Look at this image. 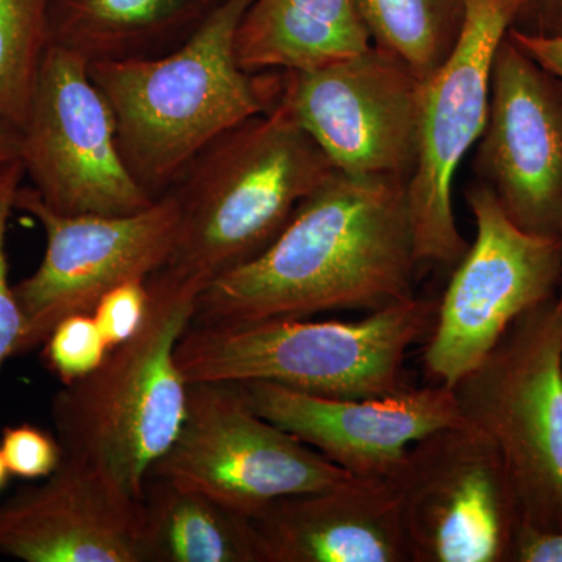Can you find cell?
I'll list each match as a JSON object with an SVG mask.
<instances>
[{
	"instance_id": "6da1fadb",
	"label": "cell",
	"mask_w": 562,
	"mask_h": 562,
	"mask_svg": "<svg viewBox=\"0 0 562 562\" xmlns=\"http://www.w3.org/2000/svg\"><path fill=\"white\" fill-rule=\"evenodd\" d=\"M408 183L336 171L254 260L211 281L195 325L373 313L416 297Z\"/></svg>"
},
{
	"instance_id": "7a4b0ae2",
	"label": "cell",
	"mask_w": 562,
	"mask_h": 562,
	"mask_svg": "<svg viewBox=\"0 0 562 562\" xmlns=\"http://www.w3.org/2000/svg\"><path fill=\"white\" fill-rule=\"evenodd\" d=\"M251 0H221L183 43L155 57L88 63L117 124L125 165L160 199L192 160L276 103L279 74L239 65L236 32Z\"/></svg>"
},
{
	"instance_id": "3957f363",
	"label": "cell",
	"mask_w": 562,
	"mask_h": 562,
	"mask_svg": "<svg viewBox=\"0 0 562 562\" xmlns=\"http://www.w3.org/2000/svg\"><path fill=\"white\" fill-rule=\"evenodd\" d=\"M336 169L308 133L273 105L202 150L171 191L179 227L160 269L203 290L254 260Z\"/></svg>"
},
{
	"instance_id": "277c9868",
	"label": "cell",
	"mask_w": 562,
	"mask_h": 562,
	"mask_svg": "<svg viewBox=\"0 0 562 562\" xmlns=\"http://www.w3.org/2000/svg\"><path fill=\"white\" fill-rule=\"evenodd\" d=\"M147 288L139 330L90 375L63 384L50 409L63 458L90 465L138 501L187 416L188 383L176 350L203 291L162 269Z\"/></svg>"
},
{
	"instance_id": "5b68a950",
	"label": "cell",
	"mask_w": 562,
	"mask_h": 562,
	"mask_svg": "<svg viewBox=\"0 0 562 562\" xmlns=\"http://www.w3.org/2000/svg\"><path fill=\"white\" fill-rule=\"evenodd\" d=\"M438 301H412L358 321L268 319L195 325L177 344L191 383L266 382L331 398H371L412 386L409 350L435 327Z\"/></svg>"
},
{
	"instance_id": "8992f818",
	"label": "cell",
	"mask_w": 562,
	"mask_h": 562,
	"mask_svg": "<svg viewBox=\"0 0 562 562\" xmlns=\"http://www.w3.org/2000/svg\"><path fill=\"white\" fill-rule=\"evenodd\" d=\"M465 424L490 436L520 519L562 531V310L557 297L509 325L452 387Z\"/></svg>"
},
{
	"instance_id": "52a82bcc",
	"label": "cell",
	"mask_w": 562,
	"mask_h": 562,
	"mask_svg": "<svg viewBox=\"0 0 562 562\" xmlns=\"http://www.w3.org/2000/svg\"><path fill=\"white\" fill-rule=\"evenodd\" d=\"M465 201L475 241L453 268L422 355L430 383L449 387L494 349L517 317L557 297L562 283V238L517 227L479 181Z\"/></svg>"
},
{
	"instance_id": "ba28073f",
	"label": "cell",
	"mask_w": 562,
	"mask_h": 562,
	"mask_svg": "<svg viewBox=\"0 0 562 562\" xmlns=\"http://www.w3.org/2000/svg\"><path fill=\"white\" fill-rule=\"evenodd\" d=\"M21 135L25 177L57 213L124 216L157 201L125 165L113 110L76 52L47 46Z\"/></svg>"
},
{
	"instance_id": "9c48e42d",
	"label": "cell",
	"mask_w": 562,
	"mask_h": 562,
	"mask_svg": "<svg viewBox=\"0 0 562 562\" xmlns=\"http://www.w3.org/2000/svg\"><path fill=\"white\" fill-rule=\"evenodd\" d=\"M149 475L254 517L269 503L324 490L350 473L255 412L238 383H191L179 436Z\"/></svg>"
},
{
	"instance_id": "30bf717a",
	"label": "cell",
	"mask_w": 562,
	"mask_h": 562,
	"mask_svg": "<svg viewBox=\"0 0 562 562\" xmlns=\"http://www.w3.org/2000/svg\"><path fill=\"white\" fill-rule=\"evenodd\" d=\"M14 210L35 217L46 235L38 269L13 286L24 322L20 355L43 346L66 317L92 314L117 284L157 272L171 255L180 216L171 191L138 213L103 216L57 213L31 184H21Z\"/></svg>"
},
{
	"instance_id": "8fae6325",
	"label": "cell",
	"mask_w": 562,
	"mask_h": 562,
	"mask_svg": "<svg viewBox=\"0 0 562 562\" xmlns=\"http://www.w3.org/2000/svg\"><path fill=\"white\" fill-rule=\"evenodd\" d=\"M422 81L379 47L313 69L281 70L276 103L344 176L408 183L419 150Z\"/></svg>"
},
{
	"instance_id": "7c38bea8",
	"label": "cell",
	"mask_w": 562,
	"mask_h": 562,
	"mask_svg": "<svg viewBox=\"0 0 562 562\" xmlns=\"http://www.w3.org/2000/svg\"><path fill=\"white\" fill-rule=\"evenodd\" d=\"M524 2L469 0L452 54L422 81L419 150L406 187L419 265L454 268L469 249L454 217L453 180L486 127L492 65Z\"/></svg>"
},
{
	"instance_id": "4fadbf2b",
	"label": "cell",
	"mask_w": 562,
	"mask_h": 562,
	"mask_svg": "<svg viewBox=\"0 0 562 562\" xmlns=\"http://www.w3.org/2000/svg\"><path fill=\"white\" fill-rule=\"evenodd\" d=\"M413 562H512L522 525L497 447L452 425L414 442L391 476Z\"/></svg>"
},
{
	"instance_id": "5bb4252c",
	"label": "cell",
	"mask_w": 562,
	"mask_h": 562,
	"mask_svg": "<svg viewBox=\"0 0 562 562\" xmlns=\"http://www.w3.org/2000/svg\"><path fill=\"white\" fill-rule=\"evenodd\" d=\"M473 171L524 232L562 238V79L506 33Z\"/></svg>"
},
{
	"instance_id": "9a60e30c",
	"label": "cell",
	"mask_w": 562,
	"mask_h": 562,
	"mask_svg": "<svg viewBox=\"0 0 562 562\" xmlns=\"http://www.w3.org/2000/svg\"><path fill=\"white\" fill-rule=\"evenodd\" d=\"M260 416L339 469L364 479H391L409 447L464 424L452 387L430 383L371 398L317 397L266 382L238 383Z\"/></svg>"
},
{
	"instance_id": "2e32d148",
	"label": "cell",
	"mask_w": 562,
	"mask_h": 562,
	"mask_svg": "<svg viewBox=\"0 0 562 562\" xmlns=\"http://www.w3.org/2000/svg\"><path fill=\"white\" fill-rule=\"evenodd\" d=\"M0 554L25 562H144L143 501L61 457L46 482L0 502Z\"/></svg>"
},
{
	"instance_id": "e0dca14e",
	"label": "cell",
	"mask_w": 562,
	"mask_h": 562,
	"mask_svg": "<svg viewBox=\"0 0 562 562\" xmlns=\"http://www.w3.org/2000/svg\"><path fill=\"white\" fill-rule=\"evenodd\" d=\"M262 562H413L391 479L350 475L250 517Z\"/></svg>"
},
{
	"instance_id": "ac0fdd59",
	"label": "cell",
	"mask_w": 562,
	"mask_h": 562,
	"mask_svg": "<svg viewBox=\"0 0 562 562\" xmlns=\"http://www.w3.org/2000/svg\"><path fill=\"white\" fill-rule=\"evenodd\" d=\"M371 47L355 0H251L236 32L249 72L313 69Z\"/></svg>"
},
{
	"instance_id": "d6986e66",
	"label": "cell",
	"mask_w": 562,
	"mask_h": 562,
	"mask_svg": "<svg viewBox=\"0 0 562 562\" xmlns=\"http://www.w3.org/2000/svg\"><path fill=\"white\" fill-rule=\"evenodd\" d=\"M213 9L206 0H49V44L88 63L166 54Z\"/></svg>"
},
{
	"instance_id": "ffe728a7",
	"label": "cell",
	"mask_w": 562,
	"mask_h": 562,
	"mask_svg": "<svg viewBox=\"0 0 562 562\" xmlns=\"http://www.w3.org/2000/svg\"><path fill=\"white\" fill-rule=\"evenodd\" d=\"M144 562H262L250 517L165 476L143 497Z\"/></svg>"
},
{
	"instance_id": "44dd1931",
	"label": "cell",
	"mask_w": 562,
	"mask_h": 562,
	"mask_svg": "<svg viewBox=\"0 0 562 562\" xmlns=\"http://www.w3.org/2000/svg\"><path fill=\"white\" fill-rule=\"evenodd\" d=\"M379 49L401 58L420 81L452 54L469 0H355Z\"/></svg>"
},
{
	"instance_id": "7402d4cb",
	"label": "cell",
	"mask_w": 562,
	"mask_h": 562,
	"mask_svg": "<svg viewBox=\"0 0 562 562\" xmlns=\"http://www.w3.org/2000/svg\"><path fill=\"white\" fill-rule=\"evenodd\" d=\"M49 0H0V117L22 128L49 46Z\"/></svg>"
},
{
	"instance_id": "603a6c76",
	"label": "cell",
	"mask_w": 562,
	"mask_h": 562,
	"mask_svg": "<svg viewBox=\"0 0 562 562\" xmlns=\"http://www.w3.org/2000/svg\"><path fill=\"white\" fill-rule=\"evenodd\" d=\"M109 351L94 316L80 313L58 322L43 344V360L63 384H70L94 372Z\"/></svg>"
},
{
	"instance_id": "cb8c5ba5",
	"label": "cell",
	"mask_w": 562,
	"mask_h": 562,
	"mask_svg": "<svg viewBox=\"0 0 562 562\" xmlns=\"http://www.w3.org/2000/svg\"><path fill=\"white\" fill-rule=\"evenodd\" d=\"M24 177L21 160L10 162L0 169V372L9 358L20 355L24 333L20 305L9 280L5 254L7 228L14 210L16 192Z\"/></svg>"
},
{
	"instance_id": "d4e9b609",
	"label": "cell",
	"mask_w": 562,
	"mask_h": 562,
	"mask_svg": "<svg viewBox=\"0 0 562 562\" xmlns=\"http://www.w3.org/2000/svg\"><path fill=\"white\" fill-rule=\"evenodd\" d=\"M0 450L11 475L29 482L46 480L57 471L63 457L57 436L31 424L3 428Z\"/></svg>"
},
{
	"instance_id": "484cf974",
	"label": "cell",
	"mask_w": 562,
	"mask_h": 562,
	"mask_svg": "<svg viewBox=\"0 0 562 562\" xmlns=\"http://www.w3.org/2000/svg\"><path fill=\"white\" fill-rule=\"evenodd\" d=\"M149 306L147 280L117 284L95 305L92 316L101 328L110 350L131 339L143 324Z\"/></svg>"
},
{
	"instance_id": "4316f807",
	"label": "cell",
	"mask_w": 562,
	"mask_h": 562,
	"mask_svg": "<svg viewBox=\"0 0 562 562\" xmlns=\"http://www.w3.org/2000/svg\"><path fill=\"white\" fill-rule=\"evenodd\" d=\"M513 31L543 38H562V0H525Z\"/></svg>"
},
{
	"instance_id": "83f0119b",
	"label": "cell",
	"mask_w": 562,
	"mask_h": 562,
	"mask_svg": "<svg viewBox=\"0 0 562 562\" xmlns=\"http://www.w3.org/2000/svg\"><path fill=\"white\" fill-rule=\"evenodd\" d=\"M512 562H562V531L547 532L520 525Z\"/></svg>"
},
{
	"instance_id": "f1b7e54d",
	"label": "cell",
	"mask_w": 562,
	"mask_h": 562,
	"mask_svg": "<svg viewBox=\"0 0 562 562\" xmlns=\"http://www.w3.org/2000/svg\"><path fill=\"white\" fill-rule=\"evenodd\" d=\"M508 35L539 65L562 79V38L525 35L509 29Z\"/></svg>"
},
{
	"instance_id": "f546056e",
	"label": "cell",
	"mask_w": 562,
	"mask_h": 562,
	"mask_svg": "<svg viewBox=\"0 0 562 562\" xmlns=\"http://www.w3.org/2000/svg\"><path fill=\"white\" fill-rule=\"evenodd\" d=\"M21 140L20 128L0 117V169L21 160Z\"/></svg>"
},
{
	"instance_id": "4dcf8cb0",
	"label": "cell",
	"mask_w": 562,
	"mask_h": 562,
	"mask_svg": "<svg viewBox=\"0 0 562 562\" xmlns=\"http://www.w3.org/2000/svg\"><path fill=\"white\" fill-rule=\"evenodd\" d=\"M10 475L9 465H7L5 460H3L2 450H0V492L5 490L7 484H9Z\"/></svg>"
},
{
	"instance_id": "1f68e13d",
	"label": "cell",
	"mask_w": 562,
	"mask_h": 562,
	"mask_svg": "<svg viewBox=\"0 0 562 562\" xmlns=\"http://www.w3.org/2000/svg\"><path fill=\"white\" fill-rule=\"evenodd\" d=\"M558 303H560V306L562 310V283H561L560 292H558Z\"/></svg>"
},
{
	"instance_id": "d6a6232c",
	"label": "cell",
	"mask_w": 562,
	"mask_h": 562,
	"mask_svg": "<svg viewBox=\"0 0 562 562\" xmlns=\"http://www.w3.org/2000/svg\"><path fill=\"white\" fill-rule=\"evenodd\" d=\"M206 2H209L211 7H214L217 2H221V0H206Z\"/></svg>"
}]
</instances>
